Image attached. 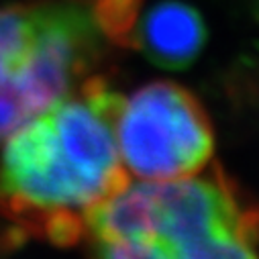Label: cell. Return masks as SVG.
Here are the masks:
<instances>
[{"mask_svg": "<svg viewBox=\"0 0 259 259\" xmlns=\"http://www.w3.org/2000/svg\"><path fill=\"white\" fill-rule=\"evenodd\" d=\"M128 45L167 70L186 68L206 45V25L196 9L180 0H163L139 11Z\"/></svg>", "mask_w": 259, "mask_h": 259, "instance_id": "cell-3", "label": "cell"}, {"mask_svg": "<svg viewBox=\"0 0 259 259\" xmlns=\"http://www.w3.org/2000/svg\"><path fill=\"white\" fill-rule=\"evenodd\" d=\"M114 135L126 174L178 180L202 171L214 153V133L202 102L176 82H151L120 96Z\"/></svg>", "mask_w": 259, "mask_h": 259, "instance_id": "cell-2", "label": "cell"}, {"mask_svg": "<svg viewBox=\"0 0 259 259\" xmlns=\"http://www.w3.org/2000/svg\"><path fill=\"white\" fill-rule=\"evenodd\" d=\"M118 102L92 74L13 131L0 145V217L59 247L84 239L86 212L131 180L114 135Z\"/></svg>", "mask_w": 259, "mask_h": 259, "instance_id": "cell-1", "label": "cell"}, {"mask_svg": "<svg viewBox=\"0 0 259 259\" xmlns=\"http://www.w3.org/2000/svg\"><path fill=\"white\" fill-rule=\"evenodd\" d=\"M92 243V259H182L169 245L157 239Z\"/></svg>", "mask_w": 259, "mask_h": 259, "instance_id": "cell-4", "label": "cell"}]
</instances>
